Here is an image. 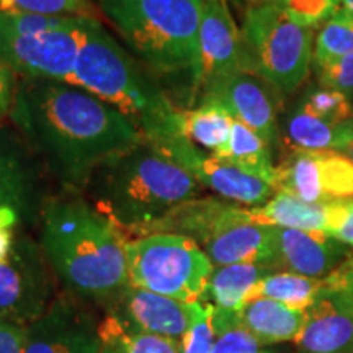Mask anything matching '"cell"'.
Here are the masks:
<instances>
[{
	"label": "cell",
	"mask_w": 353,
	"mask_h": 353,
	"mask_svg": "<svg viewBox=\"0 0 353 353\" xmlns=\"http://www.w3.org/2000/svg\"><path fill=\"white\" fill-rule=\"evenodd\" d=\"M245 2V6H252V3H260V2H263V0H244Z\"/></svg>",
	"instance_id": "obj_42"
},
{
	"label": "cell",
	"mask_w": 353,
	"mask_h": 353,
	"mask_svg": "<svg viewBox=\"0 0 353 353\" xmlns=\"http://www.w3.org/2000/svg\"><path fill=\"white\" fill-rule=\"evenodd\" d=\"M273 272L272 268L252 263L214 267L201 301L208 303L216 312L239 314L259 281Z\"/></svg>",
	"instance_id": "obj_21"
},
{
	"label": "cell",
	"mask_w": 353,
	"mask_h": 353,
	"mask_svg": "<svg viewBox=\"0 0 353 353\" xmlns=\"http://www.w3.org/2000/svg\"><path fill=\"white\" fill-rule=\"evenodd\" d=\"M25 327L0 317V353H23Z\"/></svg>",
	"instance_id": "obj_37"
},
{
	"label": "cell",
	"mask_w": 353,
	"mask_h": 353,
	"mask_svg": "<svg viewBox=\"0 0 353 353\" xmlns=\"http://www.w3.org/2000/svg\"><path fill=\"white\" fill-rule=\"evenodd\" d=\"M275 3L291 20L311 30H319L322 25L343 7V0H263Z\"/></svg>",
	"instance_id": "obj_32"
},
{
	"label": "cell",
	"mask_w": 353,
	"mask_h": 353,
	"mask_svg": "<svg viewBox=\"0 0 353 353\" xmlns=\"http://www.w3.org/2000/svg\"><path fill=\"white\" fill-rule=\"evenodd\" d=\"M229 6L228 0H205L203 6L196 100L211 82L244 70L241 26H237Z\"/></svg>",
	"instance_id": "obj_16"
},
{
	"label": "cell",
	"mask_w": 353,
	"mask_h": 353,
	"mask_svg": "<svg viewBox=\"0 0 353 353\" xmlns=\"http://www.w3.org/2000/svg\"><path fill=\"white\" fill-rule=\"evenodd\" d=\"M234 117L218 100L203 97L192 108H180V130L190 143L208 149L210 154L223 149L231 136Z\"/></svg>",
	"instance_id": "obj_23"
},
{
	"label": "cell",
	"mask_w": 353,
	"mask_h": 353,
	"mask_svg": "<svg viewBox=\"0 0 353 353\" xmlns=\"http://www.w3.org/2000/svg\"><path fill=\"white\" fill-rule=\"evenodd\" d=\"M99 353H182V342L159 335L128 332L112 317L101 316Z\"/></svg>",
	"instance_id": "obj_27"
},
{
	"label": "cell",
	"mask_w": 353,
	"mask_h": 353,
	"mask_svg": "<svg viewBox=\"0 0 353 353\" xmlns=\"http://www.w3.org/2000/svg\"><path fill=\"white\" fill-rule=\"evenodd\" d=\"M214 342L216 332L211 321V306L201 301L195 321L182 341V353H213Z\"/></svg>",
	"instance_id": "obj_33"
},
{
	"label": "cell",
	"mask_w": 353,
	"mask_h": 353,
	"mask_svg": "<svg viewBox=\"0 0 353 353\" xmlns=\"http://www.w3.org/2000/svg\"><path fill=\"white\" fill-rule=\"evenodd\" d=\"M229 3L234 7H239V8H245V2L244 0H228Z\"/></svg>",
	"instance_id": "obj_40"
},
{
	"label": "cell",
	"mask_w": 353,
	"mask_h": 353,
	"mask_svg": "<svg viewBox=\"0 0 353 353\" xmlns=\"http://www.w3.org/2000/svg\"><path fill=\"white\" fill-rule=\"evenodd\" d=\"M130 285L185 303L201 301L213 273L205 250L179 234H148L128 239Z\"/></svg>",
	"instance_id": "obj_7"
},
{
	"label": "cell",
	"mask_w": 353,
	"mask_h": 353,
	"mask_svg": "<svg viewBox=\"0 0 353 353\" xmlns=\"http://www.w3.org/2000/svg\"><path fill=\"white\" fill-rule=\"evenodd\" d=\"M34 152L15 132L0 126V206H10L20 216H39L44 198L38 196Z\"/></svg>",
	"instance_id": "obj_18"
},
{
	"label": "cell",
	"mask_w": 353,
	"mask_h": 353,
	"mask_svg": "<svg viewBox=\"0 0 353 353\" xmlns=\"http://www.w3.org/2000/svg\"><path fill=\"white\" fill-rule=\"evenodd\" d=\"M350 121L339 126L329 125L296 103L285 117L283 141L290 151H337Z\"/></svg>",
	"instance_id": "obj_25"
},
{
	"label": "cell",
	"mask_w": 353,
	"mask_h": 353,
	"mask_svg": "<svg viewBox=\"0 0 353 353\" xmlns=\"http://www.w3.org/2000/svg\"><path fill=\"white\" fill-rule=\"evenodd\" d=\"M17 90H19V76L0 56V121L10 117L15 107Z\"/></svg>",
	"instance_id": "obj_35"
},
{
	"label": "cell",
	"mask_w": 353,
	"mask_h": 353,
	"mask_svg": "<svg viewBox=\"0 0 353 353\" xmlns=\"http://www.w3.org/2000/svg\"><path fill=\"white\" fill-rule=\"evenodd\" d=\"M203 97H210L223 103L234 120L262 136L272 149L280 143V113L283 110L285 95L263 79L245 70H237L211 82L198 100Z\"/></svg>",
	"instance_id": "obj_14"
},
{
	"label": "cell",
	"mask_w": 353,
	"mask_h": 353,
	"mask_svg": "<svg viewBox=\"0 0 353 353\" xmlns=\"http://www.w3.org/2000/svg\"><path fill=\"white\" fill-rule=\"evenodd\" d=\"M39 245L63 291L100 307L130 283L125 231L82 193L44 198Z\"/></svg>",
	"instance_id": "obj_2"
},
{
	"label": "cell",
	"mask_w": 353,
	"mask_h": 353,
	"mask_svg": "<svg viewBox=\"0 0 353 353\" xmlns=\"http://www.w3.org/2000/svg\"><path fill=\"white\" fill-rule=\"evenodd\" d=\"M244 70L291 95L312 69L316 30L298 25L270 2L245 6L241 25Z\"/></svg>",
	"instance_id": "obj_6"
},
{
	"label": "cell",
	"mask_w": 353,
	"mask_h": 353,
	"mask_svg": "<svg viewBox=\"0 0 353 353\" xmlns=\"http://www.w3.org/2000/svg\"><path fill=\"white\" fill-rule=\"evenodd\" d=\"M156 145L165 156L195 176L201 187L210 188L219 198L228 201L237 203L245 208H259L276 193L270 183L259 176L247 174L239 167L211 154L203 156L200 149L187 138H176Z\"/></svg>",
	"instance_id": "obj_15"
},
{
	"label": "cell",
	"mask_w": 353,
	"mask_h": 353,
	"mask_svg": "<svg viewBox=\"0 0 353 353\" xmlns=\"http://www.w3.org/2000/svg\"><path fill=\"white\" fill-rule=\"evenodd\" d=\"M97 210L139 237L176 206L198 198V180L165 156L156 144L141 141L108 159L95 170L85 190Z\"/></svg>",
	"instance_id": "obj_4"
},
{
	"label": "cell",
	"mask_w": 353,
	"mask_h": 353,
	"mask_svg": "<svg viewBox=\"0 0 353 353\" xmlns=\"http://www.w3.org/2000/svg\"><path fill=\"white\" fill-rule=\"evenodd\" d=\"M59 281L39 242L17 232L12 252L0 262V317L28 325L51 306Z\"/></svg>",
	"instance_id": "obj_8"
},
{
	"label": "cell",
	"mask_w": 353,
	"mask_h": 353,
	"mask_svg": "<svg viewBox=\"0 0 353 353\" xmlns=\"http://www.w3.org/2000/svg\"><path fill=\"white\" fill-rule=\"evenodd\" d=\"M211 156L223 159L247 174L259 176L275 188L276 165L273 164V149L262 136L242 123L234 121L226 145Z\"/></svg>",
	"instance_id": "obj_24"
},
{
	"label": "cell",
	"mask_w": 353,
	"mask_h": 353,
	"mask_svg": "<svg viewBox=\"0 0 353 353\" xmlns=\"http://www.w3.org/2000/svg\"><path fill=\"white\" fill-rule=\"evenodd\" d=\"M20 221L19 211L10 206H0V262L12 252L17 237V224Z\"/></svg>",
	"instance_id": "obj_36"
},
{
	"label": "cell",
	"mask_w": 353,
	"mask_h": 353,
	"mask_svg": "<svg viewBox=\"0 0 353 353\" xmlns=\"http://www.w3.org/2000/svg\"><path fill=\"white\" fill-rule=\"evenodd\" d=\"M325 281H327L329 290L345 291L353 298V257L348 259L337 270L325 276Z\"/></svg>",
	"instance_id": "obj_38"
},
{
	"label": "cell",
	"mask_w": 353,
	"mask_h": 353,
	"mask_svg": "<svg viewBox=\"0 0 353 353\" xmlns=\"http://www.w3.org/2000/svg\"><path fill=\"white\" fill-rule=\"evenodd\" d=\"M275 190L317 205L353 200V161L337 151H290L276 164Z\"/></svg>",
	"instance_id": "obj_10"
},
{
	"label": "cell",
	"mask_w": 353,
	"mask_h": 353,
	"mask_svg": "<svg viewBox=\"0 0 353 353\" xmlns=\"http://www.w3.org/2000/svg\"><path fill=\"white\" fill-rule=\"evenodd\" d=\"M74 83L117 108L149 143L185 138L180 108L100 19L88 17L83 25Z\"/></svg>",
	"instance_id": "obj_5"
},
{
	"label": "cell",
	"mask_w": 353,
	"mask_h": 353,
	"mask_svg": "<svg viewBox=\"0 0 353 353\" xmlns=\"http://www.w3.org/2000/svg\"><path fill=\"white\" fill-rule=\"evenodd\" d=\"M298 105L304 112L314 114L329 125L339 126L353 120V103L347 95L317 83L309 87L299 99Z\"/></svg>",
	"instance_id": "obj_29"
},
{
	"label": "cell",
	"mask_w": 353,
	"mask_h": 353,
	"mask_svg": "<svg viewBox=\"0 0 353 353\" xmlns=\"http://www.w3.org/2000/svg\"><path fill=\"white\" fill-rule=\"evenodd\" d=\"M337 152L343 154V156H347L348 159H352L353 161V120L348 123V130H347V134L345 138H343L341 148L337 149Z\"/></svg>",
	"instance_id": "obj_39"
},
{
	"label": "cell",
	"mask_w": 353,
	"mask_h": 353,
	"mask_svg": "<svg viewBox=\"0 0 353 353\" xmlns=\"http://www.w3.org/2000/svg\"><path fill=\"white\" fill-rule=\"evenodd\" d=\"M343 7L353 13V0H343Z\"/></svg>",
	"instance_id": "obj_41"
},
{
	"label": "cell",
	"mask_w": 353,
	"mask_h": 353,
	"mask_svg": "<svg viewBox=\"0 0 353 353\" xmlns=\"http://www.w3.org/2000/svg\"><path fill=\"white\" fill-rule=\"evenodd\" d=\"M216 332L213 353H278L273 347H263L241 325L239 316L216 314L211 311Z\"/></svg>",
	"instance_id": "obj_30"
},
{
	"label": "cell",
	"mask_w": 353,
	"mask_h": 353,
	"mask_svg": "<svg viewBox=\"0 0 353 353\" xmlns=\"http://www.w3.org/2000/svg\"><path fill=\"white\" fill-rule=\"evenodd\" d=\"M280 270L309 278H325L353 257V247L324 232L275 228Z\"/></svg>",
	"instance_id": "obj_17"
},
{
	"label": "cell",
	"mask_w": 353,
	"mask_h": 353,
	"mask_svg": "<svg viewBox=\"0 0 353 353\" xmlns=\"http://www.w3.org/2000/svg\"><path fill=\"white\" fill-rule=\"evenodd\" d=\"M205 0H99L100 13L156 81L180 83L195 105ZM164 88V87H162Z\"/></svg>",
	"instance_id": "obj_3"
},
{
	"label": "cell",
	"mask_w": 353,
	"mask_h": 353,
	"mask_svg": "<svg viewBox=\"0 0 353 353\" xmlns=\"http://www.w3.org/2000/svg\"><path fill=\"white\" fill-rule=\"evenodd\" d=\"M309 311H298L268 298H254L239 312L241 325L263 347L296 342L306 327Z\"/></svg>",
	"instance_id": "obj_20"
},
{
	"label": "cell",
	"mask_w": 353,
	"mask_h": 353,
	"mask_svg": "<svg viewBox=\"0 0 353 353\" xmlns=\"http://www.w3.org/2000/svg\"><path fill=\"white\" fill-rule=\"evenodd\" d=\"M353 52V13L341 7L316 30L312 68H322Z\"/></svg>",
	"instance_id": "obj_28"
},
{
	"label": "cell",
	"mask_w": 353,
	"mask_h": 353,
	"mask_svg": "<svg viewBox=\"0 0 353 353\" xmlns=\"http://www.w3.org/2000/svg\"><path fill=\"white\" fill-rule=\"evenodd\" d=\"M0 10L28 12L52 17L100 19V8L92 0H0Z\"/></svg>",
	"instance_id": "obj_31"
},
{
	"label": "cell",
	"mask_w": 353,
	"mask_h": 353,
	"mask_svg": "<svg viewBox=\"0 0 353 353\" xmlns=\"http://www.w3.org/2000/svg\"><path fill=\"white\" fill-rule=\"evenodd\" d=\"M201 301L185 303L128 283L100 306L128 332H139L182 342Z\"/></svg>",
	"instance_id": "obj_13"
},
{
	"label": "cell",
	"mask_w": 353,
	"mask_h": 353,
	"mask_svg": "<svg viewBox=\"0 0 353 353\" xmlns=\"http://www.w3.org/2000/svg\"><path fill=\"white\" fill-rule=\"evenodd\" d=\"M317 83L341 92L353 100V52L327 65L314 69Z\"/></svg>",
	"instance_id": "obj_34"
},
{
	"label": "cell",
	"mask_w": 353,
	"mask_h": 353,
	"mask_svg": "<svg viewBox=\"0 0 353 353\" xmlns=\"http://www.w3.org/2000/svg\"><path fill=\"white\" fill-rule=\"evenodd\" d=\"M249 210L257 223L267 224V226L324 232L327 236L334 221V203H327V205L306 203L283 192H276L259 208Z\"/></svg>",
	"instance_id": "obj_22"
},
{
	"label": "cell",
	"mask_w": 353,
	"mask_h": 353,
	"mask_svg": "<svg viewBox=\"0 0 353 353\" xmlns=\"http://www.w3.org/2000/svg\"><path fill=\"white\" fill-rule=\"evenodd\" d=\"M92 2H94L95 6H99V0H92Z\"/></svg>",
	"instance_id": "obj_43"
},
{
	"label": "cell",
	"mask_w": 353,
	"mask_h": 353,
	"mask_svg": "<svg viewBox=\"0 0 353 353\" xmlns=\"http://www.w3.org/2000/svg\"><path fill=\"white\" fill-rule=\"evenodd\" d=\"M87 19L81 17L68 28L26 37L0 33V56L19 79L74 83V69Z\"/></svg>",
	"instance_id": "obj_9"
},
{
	"label": "cell",
	"mask_w": 353,
	"mask_h": 353,
	"mask_svg": "<svg viewBox=\"0 0 353 353\" xmlns=\"http://www.w3.org/2000/svg\"><path fill=\"white\" fill-rule=\"evenodd\" d=\"M293 353H353L350 294L327 288L325 296L309 311V321L294 342Z\"/></svg>",
	"instance_id": "obj_19"
},
{
	"label": "cell",
	"mask_w": 353,
	"mask_h": 353,
	"mask_svg": "<svg viewBox=\"0 0 353 353\" xmlns=\"http://www.w3.org/2000/svg\"><path fill=\"white\" fill-rule=\"evenodd\" d=\"M200 247L214 267L252 263L280 270L275 226L257 223L250 210L228 201Z\"/></svg>",
	"instance_id": "obj_12"
},
{
	"label": "cell",
	"mask_w": 353,
	"mask_h": 353,
	"mask_svg": "<svg viewBox=\"0 0 353 353\" xmlns=\"http://www.w3.org/2000/svg\"><path fill=\"white\" fill-rule=\"evenodd\" d=\"M10 120L64 192L83 193L101 164L144 141L117 108L69 82L20 79Z\"/></svg>",
	"instance_id": "obj_1"
},
{
	"label": "cell",
	"mask_w": 353,
	"mask_h": 353,
	"mask_svg": "<svg viewBox=\"0 0 353 353\" xmlns=\"http://www.w3.org/2000/svg\"><path fill=\"white\" fill-rule=\"evenodd\" d=\"M92 306L61 291L38 319L25 325L23 353H99L101 317Z\"/></svg>",
	"instance_id": "obj_11"
},
{
	"label": "cell",
	"mask_w": 353,
	"mask_h": 353,
	"mask_svg": "<svg viewBox=\"0 0 353 353\" xmlns=\"http://www.w3.org/2000/svg\"><path fill=\"white\" fill-rule=\"evenodd\" d=\"M325 278H309L291 272H273L259 281L250 299L268 298L298 311H311L325 296Z\"/></svg>",
	"instance_id": "obj_26"
}]
</instances>
